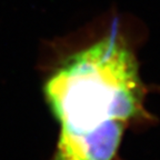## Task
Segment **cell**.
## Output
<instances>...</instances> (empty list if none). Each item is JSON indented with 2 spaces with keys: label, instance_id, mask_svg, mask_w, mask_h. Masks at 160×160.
<instances>
[{
  "label": "cell",
  "instance_id": "1",
  "mask_svg": "<svg viewBox=\"0 0 160 160\" xmlns=\"http://www.w3.org/2000/svg\"><path fill=\"white\" fill-rule=\"evenodd\" d=\"M43 92L59 125L51 160H121L125 133L151 119L138 60L116 36L63 59Z\"/></svg>",
  "mask_w": 160,
  "mask_h": 160
}]
</instances>
